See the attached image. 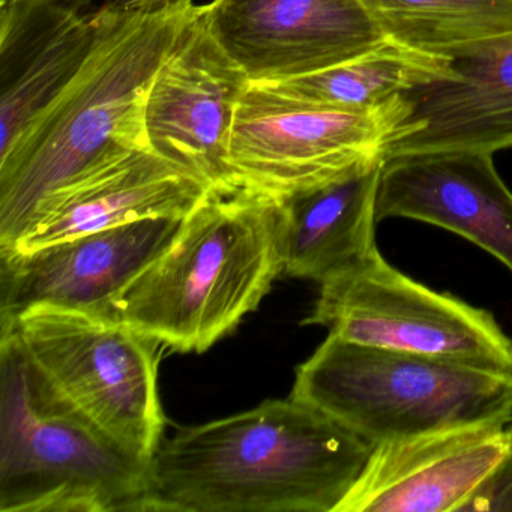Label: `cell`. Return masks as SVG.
<instances>
[{
    "label": "cell",
    "instance_id": "15",
    "mask_svg": "<svg viewBox=\"0 0 512 512\" xmlns=\"http://www.w3.org/2000/svg\"><path fill=\"white\" fill-rule=\"evenodd\" d=\"M211 193L188 167L155 151L140 152L47 199L13 247L0 253H29L148 218H185Z\"/></svg>",
    "mask_w": 512,
    "mask_h": 512
},
{
    "label": "cell",
    "instance_id": "17",
    "mask_svg": "<svg viewBox=\"0 0 512 512\" xmlns=\"http://www.w3.org/2000/svg\"><path fill=\"white\" fill-rule=\"evenodd\" d=\"M385 160L277 200L283 274L325 283L380 253L376 205Z\"/></svg>",
    "mask_w": 512,
    "mask_h": 512
},
{
    "label": "cell",
    "instance_id": "20",
    "mask_svg": "<svg viewBox=\"0 0 512 512\" xmlns=\"http://www.w3.org/2000/svg\"><path fill=\"white\" fill-rule=\"evenodd\" d=\"M508 448L493 472L470 494L460 512H512V422L506 428Z\"/></svg>",
    "mask_w": 512,
    "mask_h": 512
},
{
    "label": "cell",
    "instance_id": "21",
    "mask_svg": "<svg viewBox=\"0 0 512 512\" xmlns=\"http://www.w3.org/2000/svg\"><path fill=\"white\" fill-rule=\"evenodd\" d=\"M77 4L86 11L94 14H124L155 13L166 8L184 7L193 4V0H77Z\"/></svg>",
    "mask_w": 512,
    "mask_h": 512
},
{
    "label": "cell",
    "instance_id": "7",
    "mask_svg": "<svg viewBox=\"0 0 512 512\" xmlns=\"http://www.w3.org/2000/svg\"><path fill=\"white\" fill-rule=\"evenodd\" d=\"M409 115L406 95L373 107H326L251 83L230 134L235 190L277 202L385 160Z\"/></svg>",
    "mask_w": 512,
    "mask_h": 512
},
{
    "label": "cell",
    "instance_id": "10",
    "mask_svg": "<svg viewBox=\"0 0 512 512\" xmlns=\"http://www.w3.org/2000/svg\"><path fill=\"white\" fill-rule=\"evenodd\" d=\"M205 14L185 28L161 65L149 92L146 127L155 152L193 170L215 193H233L230 134L251 82L215 40Z\"/></svg>",
    "mask_w": 512,
    "mask_h": 512
},
{
    "label": "cell",
    "instance_id": "6",
    "mask_svg": "<svg viewBox=\"0 0 512 512\" xmlns=\"http://www.w3.org/2000/svg\"><path fill=\"white\" fill-rule=\"evenodd\" d=\"M0 325L73 409L125 452L151 463L166 424L158 394L160 341L112 316L52 307L31 308Z\"/></svg>",
    "mask_w": 512,
    "mask_h": 512
},
{
    "label": "cell",
    "instance_id": "4",
    "mask_svg": "<svg viewBox=\"0 0 512 512\" xmlns=\"http://www.w3.org/2000/svg\"><path fill=\"white\" fill-rule=\"evenodd\" d=\"M148 470L73 409L2 331L0 512L136 511Z\"/></svg>",
    "mask_w": 512,
    "mask_h": 512
},
{
    "label": "cell",
    "instance_id": "3",
    "mask_svg": "<svg viewBox=\"0 0 512 512\" xmlns=\"http://www.w3.org/2000/svg\"><path fill=\"white\" fill-rule=\"evenodd\" d=\"M281 272L277 203L242 190L211 193L110 316L175 352L203 353L259 307Z\"/></svg>",
    "mask_w": 512,
    "mask_h": 512
},
{
    "label": "cell",
    "instance_id": "11",
    "mask_svg": "<svg viewBox=\"0 0 512 512\" xmlns=\"http://www.w3.org/2000/svg\"><path fill=\"white\" fill-rule=\"evenodd\" d=\"M184 220L148 218L29 253H0V320L35 307L110 316L113 302L172 245Z\"/></svg>",
    "mask_w": 512,
    "mask_h": 512
},
{
    "label": "cell",
    "instance_id": "13",
    "mask_svg": "<svg viewBox=\"0 0 512 512\" xmlns=\"http://www.w3.org/2000/svg\"><path fill=\"white\" fill-rule=\"evenodd\" d=\"M377 221L409 218L440 227L487 251L512 274V191L493 155L472 152L386 158Z\"/></svg>",
    "mask_w": 512,
    "mask_h": 512
},
{
    "label": "cell",
    "instance_id": "8",
    "mask_svg": "<svg viewBox=\"0 0 512 512\" xmlns=\"http://www.w3.org/2000/svg\"><path fill=\"white\" fill-rule=\"evenodd\" d=\"M302 323L362 346L512 371V340L490 311L412 280L380 253L320 284Z\"/></svg>",
    "mask_w": 512,
    "mask_h": 512
},
{
    "label": "cell",
    "instance_id": "1",
    "mask_svg": "<svg viewBox=\"0 0 512 512\" xmlns=\"http://www.w3.org/2000/svg\"><path fill=\"white\" fill-rule=\"evenodd\" d=\"M208 5L91 14L94 46L79 73L0 155V250L13 247L50 197L140 152L155 151L146 106L161 65Z\"/></svg>",
    "mask_w": 512,
    "mask_h": 512
},
{
    "label": "cell",
    "instance_id": "16",
    "mask_svg": "<svg viewBox=\"0 0 512 512\" xmlns=\"http://www.w3.org/2000/svg\"><path fill=\"white\" fill-rule=\"evenodd\" d=\"M410 115L386 158L512 148V41L451 62V76L407 92Z\"/></svg>",
    "mask_w": 512,
    "mask_h": 512
},
{
    "label": "cell",
    "instance_id": "14",
    "mask_svg": "<svg viewBox=\"0 0 512 512\" xmlns=\"http://www.w3.org/2000/svg\"><path fill=\"white\" fill-rule=\"evenodd\" d=\"M97 25L77 0H17L0 7V155L79 73Z\"/></svg>",
    "mask_w": 512,
    "mask_h": 512
},
{
    "label": "cell",
    "instance_id": "12",
    "mask_svg": "<svg viewBox=\"0 0 512 512\" xmlns=\"http://www.w3.org/2000/svg\"><path fill=\"white\" fill-rule=\"evenodd\" d=\"M512 419H490L374 446L335 512H460L508 448Z\"/></svg>",
    "mask_w": 512,
    "mask_h": 512
},
{
    "label": "cell",
    "instance_id": "22",
    "mask_svg": "<svg viewBox=\"0 0 512 512\" xmlns=\"http://www.w3.org/2000/svg\"><path fill=\"white\" fill-rule=\"evenodd\" d=\"M17 0H0V7H7V5L14 4Z\"/></svg>",
    "mask_w": 512,
    "mask_h": 512
},
{
    "label": "cell",
    "instance_id": "9",
    "mask_svg": "<svg viewBox=\"0 0 512 512\" xmlns=\"http://www.w3.org/2000/svg\"><path fill=\"white\" fill-rule=\"evenodd\" d=\"M205 16L253 85L322 73L392 44L365 0H212Z\"/></svg>",
    "mask_w": 512,
    "mask_h": 512
},
{
    "label": "cell",
    "instance_id": "2",
    "mask_svg": "<svg viewBox=\"0 0 512 512\" xmlns=\"http://www.w3.org/2000/svg\"><path fill=\"white\" fill-rule=\"evenodd\" d=\"M373 449L311 404L266 400L163 440L136 511L335 512Z\"/></svg>",
    "mask_w": 512,
    "mask_h": 512
},
{
    "label": "cell",
    "instance_id": "18",
    "mask_svg": "<svg viewBox=\"0 0 512 512\" xmlns=\"http://www.w3.org/2000/svg\"><path fill=\"white\" fill-rule=\"evenodd\" d=\"M392 43L446 61L512 41V0H365Z\"/></svg>",
    "mask_w": 512,
    "mask_h": 512
},
{
    "label": "cell",
    "instance_id": "5",
    "mask_svg": "<svg viewBox=\"0 0 512 512\" xmlns=\"http://www.w3.org/2000/svg\"><path fill=\"white\" fill-rule=\"evenodd\" d=\"M290 397L374 446L490 419H512V371L362 346L328 335L296 368Z\"/></svg>",
    "mask_w": 512,
    "mask_h": 512
},
{
    "label": "cell",
    "instance_id": "19",
    "mask_svg": "<svg viewBox=\"0 0 512 512\" xmlns=\"http://www.w3.org/2000/svg\"><path fill=\"white\" fill-rule=\"evenodd\" d=\"M449 76L451 61L392 43L358 61L263 86L316 106L373 107Z\"/></svg>",
    "mask_w": 512,
    "mask_h": 512
}]
</instances>
